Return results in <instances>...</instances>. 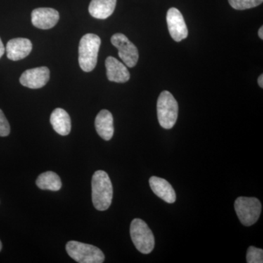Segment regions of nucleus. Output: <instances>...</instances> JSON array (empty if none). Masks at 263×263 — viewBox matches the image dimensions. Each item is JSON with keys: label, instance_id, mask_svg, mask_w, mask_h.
Instances as JSON below:
<instances>
[{"label": "nucleus", "instance_id": "1", "mask_svg": "<svg viewBox=\"0 0 263 263\" xmlns=\"http://www.w3.org/2000/svg\"><path fill=\"white\" fill-rule=\"evenodd\" d=\"M91 195L95 209L98 211L107 210L111 205L113 200V185L107 173L98 171L95 173L91 180Z\"/></svg>", "mask_w": 263, "mask_h": 263}, {"label": "nucleus", "instance_id": "2", "mask_svg": "<svg viewBox=\"0 0 263 263\" xmlns=\"http://www.w3.org/2000/svg\"><path fill=\"white\" fill-rule=\"evenodd\" d=\"M100 45L101 40L97 34H86L81 38L79 43V62L84 72H91L96 67Z\"/></svg>", "mask_w": 263, "mask_h": 263}, {"label": "nucleus", "instance_id": "3", "mask_svg": "<svg viewBox=\"0 0 263 263\" xmlns=\"http://www.w3.org/2000/svg\"><path fill=\"white\" fill-rule=\"evenodd\" d=\"M157 110L161 127L166 129L174 127L179 115V105L170 91L161 93L157 100Z\"/></svg>", "mask_w": 263, "mask_h": 263}, {"label": "nucleus", "instance_id": "4", "mask_svg": "<svg viewBox=\"0 0 263 263\" xmlns=\"http://www.w3.org/2000/svg\"><path fill=\"white\" fill-rule=\"evenodd\" d=\"M66 251L71 258L79 263H103V252L98 247L81 242L71 240L66 245Z\"/></svg>", "mask_w": 263, "mask_h": 263}, {"label": "nucleus", "instance_id": "5", "mask_svg": "<svg viewBox=\"0 0 263 263\" xmlns=\"http://www.w3.org/2000/svg\"><path fill=\"white\" fill-rule=\"evenodd\" d=\"M130 236L136 249L142 254H149L155 248V236L144 221L133 219L130 226Z\"/></svg>", "mask_w": 263, "mask_h": 263}, {"label": "nucleus", "instance_id": "6", "mask_svg": "<svg viewBox=\"0 0 263 263\" xmlns=\"http://www.w3.org/2000/svg\"><path fill=\"white\" fill-rule=\"evenodd\" d=\"M235 210L240 222L243 226L249 227L253 226L258 220L262 205L255 197H239L235 200Z\"/></svg>", "mask_w": 263, "mask_h": 263}, {"label": "nucleus", "instance_id": "7", "mask_svg": "<svg viewBox=\"0 0 263 263\" xmlns=\"http://www.w3.org/2000/svg\"><path fill=\"white\" fill-rule=\"evenodd\" d=\"M110 41L119 51V57L124 65L129 67H134L139 59V53L136 46L122 33L114 34Z\"/></svg>", "mask_w": 263, "mask_h": 263}, {"label": "nucleus", "instance_id": "8", "mask_svg": "<svg viewBox=\"0 0 263 263\" xmlns=\"http://www.w3.org/2000/svg\"><path fill=\"white\" fill-rule=\"evenodd\" d=\"M166 19L170 34L176 42H181L187 37V27L185 23L183 15L177 8H170Z\"/></svg>", "mask_w": 263, "mask_h": 263}, {"label": "nucleus", "instance_id": "9", "mask_svg": "<svg viewBox=\"0 0 263 263\" xmlns=\"http://www.w3.org/2000/svg\"><path fill=\"white\" fill-rule=\"evenodd\" d=\"M49 79V69L46 67H40L24 71L19 81L24 86L35 89L43 87Z\"/></svg>", "mask_w": 263, "mask_h": 263}, {"label": "nucleus", "instance_id": "10", "mask_svg": "<svg viewBox=\"0 0 263 263\" xmlns=\"http://www.w3.org/2000/svg\"><path fill=\"white\" fill-rule=\"evenodd\" d=\"M59 12L53 8H41L33 10L32 23L38 29H49L53 28L59 22Z\"/></svg>", "mask_w": 263, "mask_h": 263}, {"label": "nucleus", "instance_id": "11", "mask_svg": "<svg viewBox=\"0 0 263 263\" xmlns=\"http://www.w3.org/2000/svg\"><path fill=\"white\" fill-rule=\"evenodd\" d=\"M7 57L12 61H18L28 56L32 50V44L27 38L18 37L7 43Z\"/></svg>", "mask_w": 263, "mask_h": 263}, {"label": "nucleus", "instance_id": "12", "mask_svg": "<svg viewBox=\"0 0 263 263\" xmlns=\"http://www.w3.org/2000/svg\"><path fill=\"white\" fill-rule=\"evenodd\" d=\"M105 67L107 77L110 81L125 83L130 79V74L126 65L113 57H108L106 59Z\"/></svg>", "mask_w": 263, "mask_h": 263}, {"label": "nucleus", "instance_id": "13", "mask_svg": "<svg viewBox=\"0 0 263 263\" xmlns=\"http://www.w3.org/2000/svg\"><path fill=\"white\" fill-rule=\"evenodd\" d=\"M149 185L153 193L167 203H174L176 200V192L171 183L162 178L152 176Z\"/></svg>", "mask_w": 263, "mask_h": 263}, {"label": "nucleus", "instance_id": "14", "mask_svg": "<svg viewBox=\"0 0 263 263\" xmlns=\"http://www.w3.org/2000/svg\"><path fill=\"white\" fill-rule=\"evenodd\" d=\"M95 128L99 136L105 141H110L114 133V118L108 110H102L95 119Z\"/></svg>", "mask_w": 263, "mask_h": 263}, {"label": "nucleus", "instance_id": "15", "mask_svg": "<svg viewBox=\"0 0 263 263\" xmlns=\"http://www.w3.org/2000/svg\"><path fill=\"white\" fill-rule=\"evenodd\" d=\"M50 122L53 129L60 136H66L71 130L70 116L62 108H56L52 112Z\"/></svg>", "mask_w": 263, "mask_h": 263}, {"label": "nucleus", "instance_id": "16", "mask_svg": "<svg viewBox=\"0 0 263 263\" xmlns=\"http://www.w3.org/2000/svg\"><path fill=\"white\" fill-rule=\"evenodd\" d=\"M117 0H91L89 12L91 16L98 19H106L115 10Z\"/></svg>", "mask_w": 263, "mask_h": 263}, {"label": "nucleus", "instance_id": "17", "mask_svg": "<svg viewBox=\"0 0 263 263\" xmlns=\"http://www.w3.org/2000/svg\"><path fill=\"white\" fill-rule=\"evenodd\" d=\"M36 184L38 188L43 190L59 191L62 188V181L56 173L52 171L43 173L36 180Z\"/></svg>", "mask_w": 263, "mask_h": 263}, {"label": "nucleus", "instance_id": "18", "mask_svg": "<svg viewBox=\"0 0 263 263\" xmlns=\"http://www.w3.org/2000/svg\"><path fill=\"white\" fill-rule=\"evenodd\" d=\"M230 6L235 10H247L262 4L263 0H228Z\"/></svg>", "mask_w": 263, "mask_h": 263}, {"label": "nucleus", "instance_id": "19", "mask_svg": "<svg viewBox=\"0 0 263 263\" xmlns=\"http://www.w3.org/2000/svg\"><path fill=\"white\" fill-rule=\"evenodd\" d=\"M247 262L248 263H262L263 250L254 247H249L247 254Z\"/></svg>", "mask_w": 263, "mask_h": 263}, {"label": "nucleus", "instance_id": "20", "mask_svg": "<svg viewBox=\"0 0 263 263\" xmlns=\"http://www.w3.org/2000/svg\"><path fill=\"white\" fill-rule=\"evenodd\" d=\"M10 127L3 110L0 109V136L6 137L10 134Z\"/></svg>", "mask_w": 263, "mask_h": 263}, {"label": "nucleus", "instance_id": "21", "mask_svg": "<svg viewBox=\"0 0 263 263\" xmlns=\"http://www.w3.org/2000/svg\"><path fill=\"white\" fill-rule=\"evenodd\" d=\"M5 51V48L4 45H3V42H2V40L0 39V58L3 56Z\"/></svg>", "mask_w": 263, "mask_h": 263}, {"label": "nucleus", "instance_id": "22", "mask_svg": "<svg viewBox=\"0 0 263 263\" xmlns=\"http://www.w3.org/2000/svg\"><path fill=\"white\" fill-rule=\"evenodd\" d=\"M258 84L259 87L263 88V75L261 74L260 76L258 78Z\"/></svg>", "mask_w": 263, "mask_h": 263}, {"label": "nucleus", "instance_id": "23", "mask_svg": "<svg viewBox=\"0 0 263 263\" xmlns=\"http://www.w3.org/2000/svg\"><path fill=\"white\" fill-rule=\"evenodd\" d=\"M258 35H259V38H260L261 40H263V27H262V26L259 29Z\"/></svg>", "mask_w": 263, "mask_h": 263}, {"label": "nucleus", "instance_id": "24", "mask_svg": "<svg viewBox=\"0 0 263 263\" xmlns=\"http://www.w3.org/2000/svg\"><path fill=\"white\" fill-rule=\"evenodd\" d=\"M2 248H3V245H2L1 240H0V252H1Z\"/></svg>", "mask_w": 263, "mask_h": 263}]
</instances>
